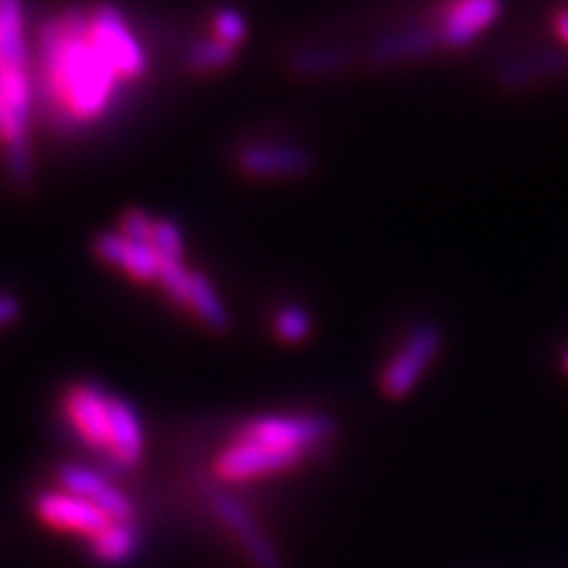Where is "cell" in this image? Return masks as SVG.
<instances>
[{"instance_id": "5", "label": "cell", "mask_w": 568, "mask_h": 568, "mask_svg": "<svg viewBox=\"0 0 568 568\" xmlns=\"http://www.w3.org/2000/svg\"><path fill=\"white\" fill-rule=\"evenodd\" d=\"M439 347H443V335H439L437 326H418L382 372V393L395 397V400L406 397L418 385L426 368L432 366V361L437 358Z\"/></svg>"}, {"instance_id": "16", "label": "cell", "mask_w": 568, "mask_h": 568, "mask_svg": "<svg viewBox=\"0 0 568 568\" xmlns=\"http://www.w3.org/2000/svg\"><path fill=\"white\" fill-rule=\"evenodd\" d=\"M138 550V529L132 521H113L101 535L90 539L92 558H98L105 566H119L130 560Z\"/></svg>"}, {"instance_id": "8", "label": "cell", "mask_w": 568, "mask_h": 568, "mask_svg": "<svg viewBox=\"0 0 568 568\" xmlns=\"http://www.w3.org/2000/svg\"><path fill=\"white\" fill-rule=\"evenodd\" d=\"M55 479H59L63 493H71L82 497V500H88L90 506L103 510L111 521H132V500L116 485H111L103 474L92 471L88 466L67 464L59 468Z\"/></svg>"}, {"instance_id": "23", "label": "cell", "mask_w": 568, "mask_h": 568, "mask_svg": "<svg viewBox=\"0 0 568 568\" xmlns=\"http://www.w3.org/2000/svg\"><path fill=\"white\" fill-rule=\"evenodd\" d=\"M311 329H314V322H311L308 311H303L301 305H287L274 318V332L282 343H303L311 335Z\"/></svg>"}, {"instance_id": "7", "label": "cell", "mask_w": 568, "mask_h": 568, "mask_svg": "<svg viewBox=\"0 0 568 568\" xmlns=\"http://www.w3.org/2000/svg\"><path fill=\"white\" fill-rule=\"evenodd\" d=\"M34 514L51 529L71 531V535H82L90 539L113 524L103 510L90 506L82 497L63 493V489L61 493H42L34 497Z\"/></svg>"}, {"instance_id": "2", "label": "cell", "mask_w": 568, "mask_h": 568, "mask_svg": "<svg viewBox=\"0 0 568 568\" xmlns=\"http://www.w3.org/2000/svg\"><path fill=\"white\" fill-rule=\"evenodd\" d=\"M337 435V424L329 416H264L245 424L234 439L276 447V450L316 453Z\"/></svg>"}, {"instance_id": "3", "label": "cell", "mask_w": 568, "mask_h": 568, "mask_svg": "<svg viewBox=\"0 0 568 568\" xmlns=\"http://www.w3.org/2000/svg\"><path fill=\"white\" fill-rule=\"evenodd\" d=\"M90 38L122 80H138L145 74V51L116 6H98L90 13Z\"/></svg>"}, {"instance_id": "30", "label": "cell", "mask_w": 568, "mask_h": 568, "mask_svg": "<svg viewBox=\"0 0 568 568\" xmlns=\"http://www.w3.org/2000/svg\"><path fill=\"white\" fill-rule=\"evenodd\" d=\"M0 67H3V53H0Z\"/></svg>"}, {"instance_id": "18", "label": "cell", "mask_w": 568, "mask_h": 568, "mask_svg": "<svg viewBox=\"0 0 568 568\" xmlns=\"http://www.w3.org/2000/svg\"><path fill=\"white\" fill-rule=\"evenodd\" d=\"M190 308L195 311L197 318L205 324V329L224 335L230 332L232 318L226 314V305L219 297L216 287L205 280L201 272H193V295H190Z\"/></svg>"}, {"instance_id": "6", "label": "cell", "mask_w": 568, "mask_h": 568, "mask_svg": "<svg viewBox=\"0 0 568 568\" xmlns=\"http://www.w3.org/2000/svg\"><path fill=\"white\" fill-rule=\"evenodd\" d=\"M209 500L213 514H216L219 521L232 531L234 539L240 542V548H243L247 560H251L255 568H284L282 556L276 552L274 545L268 542V537L261 531L258 524H255V518L247 514L243 503L234 500L232 495L222 493V489H213Z\"/></svg>"}, {"instance_id": "17", "label": "cell", "mask_w": 568, "mask_h": 568, "mask_svg": "<svg viewBox=\"0 0 568 568\" xmlns=\"http://www.w3.org/2000/svg\"><path fill=\"white\" fill-rule=\"evenodd\" d=\"M0 53H3V67H27L24 9L17 0H0Z\"/></svg>"}, {"instance_id": "1", "label": "cell", "mask_w": 568, "mask_h": 568, "mask_svg": "<svg viewBox=\"0 0 568 568\" xmlns=\"http://www.w3.org/2000/svg\"><path fill=\"white\" fill-rule=\"evenodd\" d=\"M40 95L61 122L101 119L122 77L90 38V17L80 9L45 21L40 30Z\"/></svg>"}, {"instance_id": "26", "label": "cell", "mask_w": 568, "mask_h": 568, "mask_svg": "<svg viewBox=\"0 0 568 568\" xmlns=\"http://www.w3.org/2000/svg\"><path fill=\"white\" fill-rule=\"evenodd\" d=\"M153 226H155L153 219L148 216L145 211H140V209L124 211L122 219H119V234H124L126 240H134V243L151 245Z\"/></svg>"}, {"instance_id": "27", "label": "cell", "mask_w": 568, "mask_h": 568, "mask_svg": "<svg viewBox=\"0 0 568 568\" xmlns=\"http://www.w3.org/2000/svg\"><path fill=\"white\" fill-rule=\"evenodd\" d=\"M21 305L13 295H0V326H9L19 318Z\"/></svg>"}, {"instance_id": "29", "label": "cell", "mask_w": 568, "mask_h": 568, "mask_svg": "<svg viewBox=\"0 0 568 568\" xmlns=\"http://www.w3.org/2000/svg\"><path fill=\"white\" fill-rule=\"evenodd\" d=\"M564 368H566V372H568V351L564 353Z\"/></svg>"}, {"instance_id": "13", "label": "cell", "mask_w": 568, "mask_h": 568, "mask_svg": "<svg viewBox=\"0 0 568 568\" xmlns=\"http://www.w3.org/2000/svg\"><path fill=\"white\" fill-rule=\"evenodd\" d=\"M105 450L122 466H138L145 456V435H142L140 416L122 397H111V426Z\"/></svg>"}, {"instance_id": "4", "label": "cell", "mask_w": 568, "mask_h": 568, "mask_svg": "<svg viewBox=\"0 0 568 568\" xmlns=\"http://www.w3.org/2000/svg\"><path fill=\"white\" fill-rule=\"evenodd\" d=\"M303 460V453L276 450V447L268 445L234 439V443L226 445L216 456V460H213V474L222 481H247L290 471V468L301 466Z\"/></svg>"}, {"instance_id": "24", "label": "cell", "mask_w": 568, "mask_h": 568, "mask_svg": "<svg viewBox=\"0 0 568 568\" xmlns=\"http://www.w3.org/2000/svg\"><path fill=\"white\" fill-rule=\"evenodd\" d=\"M159 284L180 308H190V295H193V272L182 264H163L159 274Z\"/></svg>"}, {"instance_id": "20", "label": "cell", "mask_w": 568, "mask_h": 568, "mask_svg": "<svg viewBox=\"0 0 568 568\" xmlns=\"http://www.w3.org/2000/svg\"><path fill=\"white\" fill-rule=\"evenodd\" d=\"M0 92H3L6 103L13 116L21 124H30L32 116V84L27 77V69H13V67H0Z\"/></svg>"}, {"instance_id": "25", "label": "cell", "mask_w": 568, "mask_h": 568, "mask_svg": "<svg viewBox=\"0 0 568 568\" xmlns=\"http://www.w3.org/2000/svg\"><path fill=\"white\" fill-rule=\"evenodd\" d=\"M213 32H216V40H222V42H226V45L237 48L247 34V24H245L243 13H237L232 9L219 11L216 17H213Z\"/></svg>"}, {"instance_id": "28", "label": "cell", "mask_w": 568, "mask_h": 568, "mask_svg": "<svg viewBox=\"0 0 568 568\" xmlns=\"http://www.w3.org/2000/svg\"><path fill=\"white\" fill-rule=\"evenodd\" d=\"M552 27H556V34L560 38V42H566L568 45V6L556 11V17H552Z\"/></svg>"}, {"instance_id": "10", "label": "cell", "mask_w": 568, "mask_h": 568, "mask_svg": "<svg viewBox=\"0 0 568 568\" xmlns=\"http://www.w3.org/2000/svg\"><path fill=\"white\" fill-rule=\"evenodd\" d=\"M92 251L105 264L122 268L124 274H130L138 282H159L163 261L155 255L151 245L134 243L126 240L119 232H101L92 240Z\"/></svg>"}, {"instance_id": "21", "label": "cell", "mask_w": 568, "mask_h": 568, "mask_svg": "<svg viewBox=\"0 0 568 568\" xmlns=\"http://www.w3.org/2000/svg\"><path fill=\"white\" fill-rule=\"evenodd\" d=\"M234 61V48L226 45V42L211 38L195 42L187 51V63L195 71H216L226 69Z\"/></svg>"}, {"instance_id": "14", "label": "cell", "mask_w": 568, "mask_h": 568, "mask_svg": "<svg viewBox=\"0 0 568 568\" xmlns=\"http://www.w3.org/2000/svg\"><path fill=\"white\" fill-rule=\"evenodd\" d=\"M568 71V53L564 51H550V53H537L527 55V59L508 61L503 63L497 71V80L506 88H527V84L552 80Z\"/></svg>"}, {"instance_id": "19", "label": "cell", "mask_w": 568, "mask_h": 568, "mask_svg": "<svg viewBox=\"0 0 568 568\" xmlns=\"http://www.w3.org/2000/svg\"><path fill=\"white\" fill-rule=\"evenodd\" d=\"M353 63V51L347 48H311L290 59V71L297 77H322Z\"/></svg>"}, {"instance_id": "12", "label": "cell", "mask_w": 568, "mask_h": 568, "mask_svg": "<svg viewBox=\"0 0 568 568\" xmlns=\"http://www.w3.org/2000/svg\"><path fill=\"white\" fill-rule=\"evenodd\" d=\"M503 13V6L495 0H460L445 9L443 24V42L447 48H466L477 34L487 30L493 21Z\"/></svg>"}, {"instance_id": "22", "label": "cell", "mask_w": 568, "mask_h": 568, "mask_svg": "<svg viewBox=\"0 0 568 568\" xmlns=\"http://www.w3.org/2000/svg\"><path fill=\"white\" fill-rule=\"evenodd\" d=\"M151 247L163 264H182L184 243H182L180 226H176L172 219H159L153 226Z\"/></svg>"}, {"instance_id": "15", "label": "cell", "mask_w": 568, "mask_h": 568, "mask_svg": "<svg viewBox=\"0 0 568 568\" xmlns=\"http://www.w3.org/2000/svg\"><path fill=\"white\" fill-rule=\"evenodd\" d=\"M439 45H445L439 27H424V30H408L379 40L368 55L374 63H397L437 51Z\"/></svg>"}, {"instance_id": "11", "label": "cell", "mask_w": 568, "mask_h": 568, "mask_svg": "<svg viewBox=\"0 0 568 568\" xmlns=\"http://www.w3.org/2000/svg\"><path fill=\"white\" fill-rule=\"evenodd\" d=\"M237 166L258 180L297 176L314 169V155L297 145H251L237 155Z\"/></svg>"}, {"instance_id": "9", "label": "cell", "mask_w": 568, "mask_h": 568, "mask_svg": "<svg viewBox=\"0 0 568 568\" xmlns=\"http://www.w3.org/2000/svg\"><path fill=\"white\" fill-rule=\"evenodd\" d=\"M63 410L69 424L84 443L92 447H109L111 397L92 385H74L63 395Z\"/></svg>"}]
</instances>
